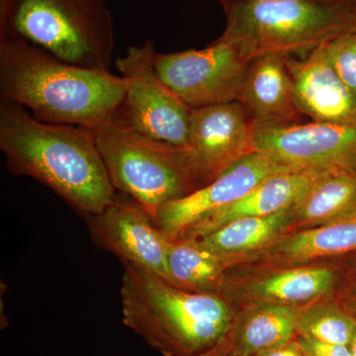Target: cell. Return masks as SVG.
Instances as JSON below:
<instances>
[{
    "label": "cell",
    "instance_id": "6da1fadb",
    "mask_svg": "<svg viewBox=\"0 0 356 356\" xmlns=\"http://www.w3.org/2000/svg\"><path fill=\"white\" fill-rule=\"evenodd\" d=\"M0 149L11 172L38 180L86 219L116 197L90 129L44 123L1 100Z\"/></svg>",
    "mask_w": 356,
    "mask_h": 356
},
{
    "label": "cell",
    "instance_id": "7a4b0ae2",
    "mask_svg": "<svg viewBox=\"0 0 356 356\" xmlns=\"http://www.w3.org/2000/svg\"><path fill=\"white\" fill-rule=\"evenodd\" d=\"M126 83L107 70L67 64L19 38H0V96L37 120L92 129L111 121Z\"/></svg>",
    "mask_w": 356,
    "mask_h": 356
},
{
    "label": "cell",
    "instance_id": "3957f363",
    "mask_svg": "<svg viewBox=\"0 0 356 356\" xmlns=\"http://www.w3.org/2000/svg\"><path fill=\"white\" fill-rule=\"evenodd\" d=\"M123 322L165 356H197L226 339L236 312L221 294L180 289L147 269L124 262Z\"/></svg>",
    "mask_w": 356,
    "mask_h": 356
},
{
    "label": "cell",
    "instance_id": "277c9868",
    "mask_svg": "<svg viewBox=\"0 0 356 356\" xmlns=\"http://www.w3.org/2000/svg\"><path fill=\"white\" fill-rule=\"evenodd\" d=\"M226 27L220 37L252 62L264 56L304 58L343 35L356 32L350 1L221 0Z\"/></svg>",
    "mask_w": 356,
    "mask_h": 356
},
{
    "label": "cell",
    "instance_id": "5b68a950",
    "mask_svg": "<svg viewBox=\"0 0 356 356\" xmlns=\"http://www.w3.org/2000/svg\"><path fill=\"white\" fill-rule=\"evenodd\" d=\"M6 37L67 64L110 72L114 23L103 0H0V38Z\"/></svg>",
    "mask_w": 356,
    "mask_h": 356
},
{
    "label": "cell",
    "instance_id": "8992f818",
    "mask_svg": "<svg viewBox=\"0 0 356 356\" xmlns=\"http://www.w3.org/2000/svg\"><path fill=\"white\" fill-rule=\"evenodd\" d=\"M91 131L115 191L137 201L154 220L166 203L197 191L184 149L143 135L118 114Z\"/></svg>",
    "mask_w": 356,
    "mask_h": 356
},
{
    "label": "cell",
    "instance_id": "52a82bcc",
    "mask_svg": "<svg viewBox=\"0 0 356 356\" xmlns=\"http://www.w3.org/2000/svg\"><path fill=\"white\" fill-rule=\"evenodd\" d=\"M153 42L128 47L116 60L117 70L126 83L118 116L143 135L179 149L188 144L191 108L159 76Z\"/></svg>",
    "mask_w": 356,
    "mask_h": 356
},
{
    "label": "cell",
    "instance_id": "ba28073f",
    "mask_svg": "<svg viewBox=\"0 0 356 356\" xmlns=\"http://www.w3.org/2000/svg\"><path fill=\"white\" fill-rule=\"evenodd\" d=\"M156 72L189 108L238 102L250 62L228 42L207 48L156 53Z\"/></svg>",
    "mask_w": 356,
    "mask_h": 356
},
{
    "label": "cell",
    "instance_id": "9c48e42d",
    "mask_svg": "<svg viewBox=\"0 0 356 356\" xmlns=\"http://www.w3.org/2000/svg\"><path fill=\"white\" fill-rule=\"evenodd\" d=\"M254 133L238 102L192 108L185 154L197 189L254 152Z\"/></svg>",
    "mask_w": 356,
    "mask_h": 356
},
{
    "label": "cell",
    "instance_id": "30bf717a",
    "mask_svg": "<svg viewBox=\"0 0 356 356\" xmlns=\"http://www.w3.org/2000/svg\"><path fill=\"white\" fill-rule=\"evenodd\" d=\"M301 170L261 152L243 156L210 184L159 210L154 222L170 240H177L213 213L236 202L266 178Z\"/></svg>",
    "mask_w": 356,
    "mask_h": 356
},
{
    "label": "cell",
    "instance_id": "8fae6325",
    "mask_svg": "<svg viewBox=\"0 0 356 356\" xmlns=\"http://www.w3.org/2000/svg\"><path fill=\"white\" fill-rule=\"evenodd\" d=\"M254 151L299 170L356 172V124L312 121L254 128Z\"/></svg>",
    "mask_w": 356,
    "mask_h": 356
},
{
    "label": "cell",
    "instance_id": "7c38bea8",
    "mask_svg": "<svg viewBox=\"0 0 356 356\" xmlns=\"http://www.w3.org/2000/svg\"><path fill=\"white\" fill-rule=\"evenodd\" d=\"M93 241L120 259L170 282L168 250L170 240L137 201L116 194L113 202L96 216L88 218Z\"/></svg>",
    "mask_w": 356,
    "mask_h": 356
},
{
    "label": "cell",
    "instance_id": "4fadbf2b",
    "mask_svg": "<svg viewBox=\"0 0 356 356\" xmlns=\"http://www.w3.org/2000/svg\"><path fill=\"white\" fill-rule=\"evenodd\" d=\"M295 105L312 121L356 124V98L341 81L324 46L304 58H285Z\"/></svg>",
    "mask_w": 356,
    "mask_h": 356
},
{
    "label": "cell",
    "instance_id": "5bb4252c",
    "mask_svg": "<svg viewBox=\"0 0 356 356\" xmlns=\"http://www.w3.org/2000/svg\"><path fill=\"white\" fill-rule=\"evenodd\" d=\"M238 102L254 128L277 127L298 122L291 77L285 58L264 56L250 62Z\"/></svg>",
    "mask_w": 356,
    "mask_h": 356
},
{
    "label": "cell",
    "instance_id": "9a60e30c",
    "mask_svg": "<svg viewBox=\"0 0 356 356\" xmlns=\"http://www.w3.org/2000/svg\"><path fill=\"white\" fill-rule=\"evenodd\" d=\"M327 172L330 170H291L266 178L242 199L206 217L180 238H201L240 218L270 216L291 209L309 187Z\"/></svg>",
    "mask_w": 356,
    "mask_h": 356
},
{
    "label": "cell",
    "instance_id": "2e32d148",
    "mask_svg": "<svg viewBox=\"0 0 356 356\" xmlns=\"http://www.w3.org/2000/svg\"><path fill=\"white\" fill-rule=\"evenodd\" d=\"M356 252V213L281 236L248 261L274 267L299 266L318 259L348 257Z\"/></svg>",
    "mask_w": 356,
    "mask_h": 356
},
{
    "label": "cell",
    "instance_id": "e0dca14e",
    "mask_svg": "<svg viewBox=\"0 0 356 356\" xmlns=\"http://www.w3.org/2000/svg\"><path fill=\"white\" fill-rule=\"evenodd\" d=\"M305 307L280 304L248 305L236 313L225 339L229 355L255 356L293 341Z\"/></svg>",
    "mask_w": 356,
    "mask_h": 356
},
{
    "label": "cell",
    "instance_id": "ac0fdd59",
    "mask_svg": "<svg viewBox=\"0 0 356 356\" xmlns=\"http://www.w3.org/2000/svg\"><path fill=\"white\" fill-rule=\"evenodd\" d=\"M292 209L270 216L240 218L195 240L220 255L231 269L289 233L293 225Z\"/></svg>",
    "mask_w": 356,
    "mask_h": 356
},
{
    "label": "cell",
    "instance_id": "d6986e66",
    "mask_svg": "<svg viewBox=\"0 0 356 356\" xmlns=\"http://www.w3.org/2000/svg\"><path fill=\"white\" fill-rule=\"evenodd\" d=\"M337 281V271L330 267H283L248 282L243 294L248 305L280 304L305 307L331 291Z\"/></svg>",
    "mask_w": 356,
    "mask_h": 356
},
{
    "label": "cell",
    "instance_id": "ffe728a7",
    "mask_svg": "<svg viewBox=\"0 0 356 356\" xmlns=\"http://www.w3.org/2000/svg\"><path fill=\"white\" fill-rule=\"evenodd\" d=\"M292 231L312 228L356 213V172L330 170L293 207Z\"/></svg>",
    "mask_w": 356,
    "mask_h": 356
},
{
    "label": "cell",
    "instance_id": "44dd1931",
    "mask_svg": "<svg viewBox=\"0 0 356 356\" xmlns=\"http://www.w3.org/2000/svg\"><path fill=\"white\" fill-rule=\"evenodd\" d=\"M229 269L224 259L195 238L170 240L168 250L170 284L186 291L221 294Z\"/></svg>",
    "mask_w": 356,
    "mask_h": 356
},
{
    "label": "cell",
    "instance_id": "7402d4cb",
    "mask_svg": "<svg viewBox=\"0 0 356 356\" xmlns=\"http://www.w3.org/2000/svg\"><path fill=\"white\" fill-rule=\"evenodd\" d=\"M356 330V318L336 303H312L302 312L296 336L318 343L348 346Z\"/></svg>",
    "mask_w": 356,
    "mask_h": 356
},
{
    "label": "cell",
    "instance_id": "603a6c76",
    "mask_svg": "<svg viewBox=\"0 0 356 356\" xmlns=\"http://www.w3.org/2000/svg\"><path fill=\"white\" fill-rule=\"evenodd\" d=\"M325 51L337 76L356 98V32L325 44Z\"/></svg>",
    "mask_w": 356,
    "mask_h": 356
},
{
    "label": "cell",
    "instance_id": "cb8c5ba5",
    "mask_svg": "<svg viewBox=\"0 0 356 356\" xmlns=\"http://www.w3.org/2000/svg\"><path fill=\"white\" fill-rule=\"evenodd\" d=\"M307 356H353L348 346L318 343L304 337H295Z\"/></svg>",
    "mask_w": 356,
    "mask_h": 356
},
{
    "label": "cell",
    "instance_id": "d4e9b609",
    "mask_svg": "<svg viewBox=\"0 0 356 356\" xmlns=\"http://www.w3.org/2000/svg\"><path fill=\"white\" fill-rule=\"evenodd\" d=\"M255 356H307L304 350H302L300 344L297 343L296 339L289 341L283 346H276V348H270L262 351Z\"/></svg>",
    "mask_w": 356,
    "mask_h": 356
},
{
    "label": "cell",
    "instance_id": "484cf974",
    "mask_svg": "<svg viewBox=\"0 0 356 356\" xmlns=\"http://www.w3.org/2000/svg\"><path fill=\"white\" fill-rule=\"evenodd\" d=\"M197 356H232L229 355L228 348L224 341L222 343L218 344L217 346L213 348L212 350L205 351Z\"/></svg>",
    "mask_w": 356,
    "mask_h": 356
},
{
    "label": "cell",
    "instance_id": "4316f807",
    "mask_svg": "<svg viewBox=\"0 0 356 356\" xmlns=\"http://www.w3.org/2000/svg\"><path fill=\"white\" fill-rule=\"evenodd\" d=\"M344 266H346V268L350 273L356 275V252L355 254L348 255L346 257H344Z\"/></svg>",
    "mask_w": 356,
    "mask_h": 356
},
{
    "label": "cell",
    "instance_id": "83f0119b",
    "mask_svg": "<svg viewBox=\"0 0 356 356\" xmlns=\"http://www.w3.org/2000/svg\"><path fill=\"white\" fill-rule=\"evenodd\" d=\"M348 308V310L350 311V313L353 314V317L356 318V296L350 299Z\"/></svg>",
    "mask_w": 356,
    "mask_h": 356
},
{
    "label": "cell",
    "instance_id": "f1b7e54d",
    "mask_svg": "<svg viewBox=\"0 0 356 356\" xmlns=\"http://www.w3.org/2000/svg\"><path fill=\"white\" fill-rule=\"evenodd\" d=\"M350 348L351 350V353H353V356H356V330L355 336H353V341L350 344Z\"/></svg>",
    "mask_w": 356,
    "mask_h": 356
},
{
    "label": "cell",
    "instance_id": "f546056e",
    "mask_svg": "<svg viewBox=\"0 0 356 356\" xmlns=\"http://www.w3.org/2000/svg\"><path fill=\"white\" fill-rule=\"evenodd\" d=\"M318 1L327 2V3H341V2L346 1V0H318Z\"/></svg>",
    "mask_w": 356,
    "mask_h": 356
},
{
    "label": "cell",
    "instance_id": "4dcf8cb0",
    "mask_svg": "<svg viewBox=\"0 0 356 356\" xmlns=\"http://www.w3.org/2000/svg\"><path fill=\"white\" fill-rule=\"evenodd\" d=\"M348 1H350L351 8H353L356 19V0H348Z\"/></svg>",
    "mask_w": 356,
    "mask_h": 356
}]
</instances>
